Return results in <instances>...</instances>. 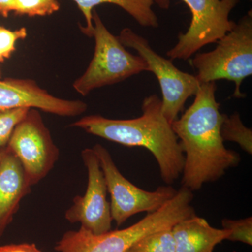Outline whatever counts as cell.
Wrapping results in <instances>:
<instances>
[{"mask_svg":"<svg viewBox=\"0 0 252 252\" xmlns=\"http://www.w3.org/2000/svg\"><path fill=\"white\" fill-rule=\"evenodd\" d=\"M16 0H0V15L8 17L11 11H14Z\"/></svg>","mask_w":252,"mask_h":252,"instance_id":"7402d4cb","label":"cell"},{"mask_svg":"<svg viewBox=\"0 0 252 252\" xmlns=\"http://www.w3.org/2000/svg\"><path fill=\"white\" fill-rule=\"evenodd\" d=\"M216 91L215 82L200 84L193 103L172 124L185 154L182 187L192 192L220 180L240 162V154L227 149L220 135L224 114Z\"/></svg>","mask_w":252,"mask_h":252,"instance_id":"6da1fadb","label":"cell"},{"mask_svg":"<svg viewBox=\"0 0 252 252\" xmlns=\"http://www.w3.org/2000/svg\"><path fill=\"white\" fill-rule=\"evenodd\" d=\"M191 13L190 26L179 34L178 42L167 52L170 60L187 61L205 46L216 43L235 27L230 12L240 0H182ZM159 7L167 9L170 0H154Z\"/></svg>","mask_w":252,"mask_h":252,"instance_id":"8992f818","label":"cell"},{"mask_svg":"<svg viewBox=\"0 0 252 252\" xmlns=\"http://www.w3.org/2000/svg\"><path fill=\"white\" fill-rule=\"evenodd\" d=\"M81 10L86 19L85 27L80 26L82 32L92 37L94 26L93 23V11L96 6L112 4L120 6L140 26L146 28L158 27V19L152 6L154 0H73Z\"/></svg>","mask_w":252,"mask_h":252,"instance_id":"5bb4252c","label":"cell"},{"mask_svg":"<svg viewBox=\"0 0 252 252\" xmlns=\"http://www.w3.org/2000/svg\"><path fill=\"white\" fill-rule=\"evenodd\" d=\"M1 68H0V79H1Z\"/></svg>","mask_w":252,"mask_h":252,"instance_id":"603a6c76","label":"cell"},{"mask_svg":"<svg viewBox=\"0 0 252 252\" xmlns=\"http://www.w3.org/2000/svg\"><path fill=\"white\" fill-rule=\"evenodd\" d=\"M223 229L228 230L230 234L227 240L232 242H240L252 245V217L232 220L223 219L221 221Z\"/></svg>","mask_w":252,"mask_h":252,"instance_id":"d6986e66","label":"cell"},{"mask_svg":"<svg viewBox=\"0 0 252 252\" xmlns=\"http://www.w3.org/2000/svg\"><path fill=\"white\" fill-rule=\"evenodd\" d=\"M118 38L125 47L135 50L147 63L149 72L157 77L162 91V112L172 124L178 119L187 99L198 91L200 84L196 77L182 72L171 60L158 54L145 38L130 28L123 29Z\"/></svg>","mask_w":252,"mask_h":252,"instance_id":"52a82bcc","label":"cell"},{"mask_svg":"<svg viewBox=\"0 0 252 252\" xmlns=\"http://www.w3.org/2000/svg\"><path fill=\"white\" fill-rule=\"evenodd\" d=\"M30 108L0 110V152L7 146L16 126L26 117Z\"/></svg>","mask_w":252,"mask_h":252,"instance_id":"ac0fdd59","label":"cell"},{"mask_svg":"<svg viewBox=\"0 0 252 252\" xmlns=\"http://www.w3.org/2000/svg\"><path fill=\"white\" fill-rule=\"evenodd\" d=\"M93 149L105 178L107 191L111 196L112 220L118 226L137 214L157 211L177 193V190L171 185L159 187L154 191L139 188L121 173L105 147L97 144Z\"/></svg>","mask_w":252,"mask_h":252,"instance_id":"ba28073f","label":"cell"},{"mask_svg":"<svg viewBox=\"0 0 252 252\" xmlns=\"http://www.w3.org/2000/svg\"><path fill=\"white\" fill-rule=\"evenodd\" d=\"M0 252H42L34 243L10 244L0 246Z\"/></svg>","mask_w":252,"mask_h":252,"instance_id":"44dd1931","label":"cell"},{"mask_svg":"<svg viewBox=\"0 0 252 252\" xmlns=\"http://www.w3.org/2000/svg\"><path fill=\"white\" fill-rule=\"evenodd\" d=\"M191 190L182 187L173 198L157 211L147 213L135 224L122 230L94 235L84 228L69 230L56 243L58 252H126L146 235L171 228L180 220L195 215Z\"/></svg>","mask_w":252,"mask_h":252,"instance_id":"3957f363","label":"cell"},{"mask_svg":"<svg viewBox=\"0 0 252 252\" xmlns=\"http://www.w3.org/2000/svg\"><path fill=\"white\" fill-rule=\"evenodd\" d=\"M22 107L36 109L60 117H73L84 114L88 105L83 101L56 97L32 79H0V110Z\"/></svg>","mask_w":252,"mask_h":252,"instance_id":"8fae6325","label":"cell"},{"mask_svg":"<svg viewBox=\"0 0 252 252\" xmlns=\"http://www.w3.org/2000/svg\"><path fill=\"white\" fill-rule=\"evenodd\" d=\"M176 252H213L218 244L227 240L230 232L214 228L196 215L180 220L172 228Z\"/></svg>","mask_w":252,"mask_h":252,"instance_id":"4fadbf2b","label":"cell"},{"mask_svg":"<svg viewBox=\"0 0 252 252\" xmlns=\"http://www.w3.org/2000/svg\"><path fill=\"white\" fill-rule=\"evenodd\" d=\"M191 63L197 70L195 77L200 84L220 79L233 81V97H245L240 86L252 74V11L217 41L213 51L197 54Z\"/></svg>","mask_w":252,"mask_h":252,"instance_id":"277c9868","label":"cell"},{"mask_svg":"<svg viewBox=\"0 0 252 252\" xmlns=\"http://www.w3.org/2000/svg\"><path fill=\"white\" fill-rule=\"evenodd\" d=\"M27 35L26 28L13 31L0 25V63L9 59L16 50V42L26 39Z\"/></svg>","mask_w":252,"mask_h":252,"instance_id":"ffe728a7","label":"cell"},{"mask_svg":"<svg viewBox=\"0 0 252 252\" xmlns=\"http://www.w3.org/2000/svg\"><path fill=\"white\" fill-rule=\"evenodd\" d=\"M31 187L22 164L5 147L0 152V237L12 221Z\"/></svg>","mask_w":252,"mask_h":252,"instance_id":"7c38bea8","label":"cell"},{"mask_svg":"<svg viewBox=\"0 0 252 252\" xmlns=\"http://www.w3.org/2000/svg\"><path fill=\"white\" fill-rule=\"evenodd\" d=\"M59 0H16L14 11L17 15L45 16L60 9Z\"/></svg>","mask_w":252,"mask_h":252,"instance_id":"e0dca14e","label":"cell"},{"mask_svg":"<svg viewBox=\"0 0 252 252\" xmlns=\"http://www.w3.org/2000/svg\"><path fill=\"white\" fill-rule=\"evenodd\" d=\"M142 111L140 117L132 119L86 116L70 126L126 147L148 149L157 160L162 180L171 185L183 171L185 154L172 124L162 112V100L157 94L144 99Z\"/></svg>","mask_w":252,"mask_h":252,"instance_id":"7a4b0ae2","label":"cell"},{"mask_svg":"<svg viewBox=\"0 0 252 252\" xmlns=\"http://www.w3.org/2000/svg\"><path fill=\"white\" fill-rule=\"evenodd\" d=\"M94 51L85 72L73 84L78 94L88 95L91 91L113 85L141 72H149L148 66L140 56L130 54L113 35L99 17L93 11Z\"/></svg>","mask_w":252,"mask_h":252,"instance_id":"5b68a950","label":"cell"},{"mask_svg":"<svg viewBox=\"0 0 252 252\" xmlns=\"http://www.w3.org/2000/svg\"><path fill=\"white\" fill-rule=\"evenodd\" d=\"M172 228L146 235L134 243L126 252H176Z\"/></svg>","mask_w":252,"mask_h":252,"instance_id":"2e32d148","label":"cell"},{"mask_svg":"<svg viewBox=\"0 0 252 252\" xmlns=\"http://www.w3.org/2000/svg\"><path fill=\"white\" fill-rule=\"evenodd\" d=\"M220 135L223 142H235L248 154H252V130L244 125L240 114H224L220 126Z\"/></svg>","mask_w":252,"mask_h":252,"instance_id":"9a60e30c","label":"cell"},{"mask_svg":"<svg viewBox=\"0 0 252 252\" xmlns=\"http://www.w3.org/2000/svg\"><path fill=\"white\" fill-rule=\"evenodd\" d=\"M81 158L88 171L87 189L84 195L74 198L65 219L70 223H80L81 228L93 234H103L112 230L113 220L105 178L93 148L84 149Z\"/></svg>","mask_w":252,"mask_h":252,"instance_id":"30bf717a","label":"cell"},{"mask_svg":"<svg viewBox=\"0 0 252 252\" xmlns=\"http://www.w3.org/2000/svg\"><path fill=\"white\" fill-rule=\"evenodd\" d=\"M6 147L22 164L31 187L45 178L59 160V149L36 109L18 124Z\"/></svg>","mask_w":252,"mask_h":252,"instance_id":"9c48e42d","label":"cell"}]
</instances>
